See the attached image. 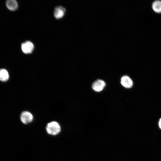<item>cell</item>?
<instances>
[{"label": "cell", "instance_id": "cell-5", "mask_svg": "<svg viewBox=\"0 0 161 161\" xmlns=\"http://www.w3.org/2000/svg\"><path fill=\"white\" fill-rule=\"evenodd\" d=\"M65 12L66 10L64 7L61 6H58L54 9V16L56 19L61 18L64 16Z\"/></svg>", "mask_w": 161, "mask_h": 161}, {"label": "cell", "instance_id": "cell-2", "mask_svg": "<svg viewBox=\"0 0 161 161\" xmlns=\"http://www.w3.org/2000/svg\"><path fill=\"white\" fill-rule=\"evenodd\" d=\"M20 119L22 122L24 124H28L33 120V116L30 112L25 111L22 112L20 115Z\"/></svg>", "mask_w": 161, "mask_h": 161}, {"label": "cell", "instance_id": "cell-8", "mask_svg": "<svg viewBox=\"0 0 161 161\" xmlns=\"http://www.w3.org/2000/svg\"><path fill=\"white\" fill-rule=\"evenodd\" d=\"M9 78L7 71L4 69H0V80L2 82L7 81Z\"/></svg>", "mask_w": 161, "mask_h": 161}, {"label": "cell", "instance_id": "cell-9", "mask_svg": "<svg viewBox=\"0 0 161 161\" xmlns=\"http://www.w3.org/2000/svg\"><path fill=\"white\" fill-rule=\"evenodd\" d=\"M152 8L155 12L161 13V1L156 0L154 1L152 4Z\"/></svg>", "mask_w": 161, "mask_h": 161}, {"label": "cell", "instance_id": "cell-10", "mask_svg": "<svg viewBox=\"0 0 161 161\" xmlns=\"http://www.w3.org/2000/svg\"><path fill=\"white\" fill-rule=\"evenodd\" d=\"M158 126L160 129H161V118L160 119L159 121Z\"/></svg>", "mask_w": 161, "mask_h": 161}, {"label": "cell", "instance_id": "cell-3", "mask_svg": "<svg viewBox=\"0 0 161 161\" xmlns=\"http://www.w3.org/2000/svg\"><path fill=\"white\" fill-rule=\"evenodd\" d=\"M21 48L22 51L24 53L30 54L33 50L34 46L32 42L27 41L22 44Z\"/></svg>", "mask_w": 161, "mask_h": 161}, {"label": "cell", "instance_id": "cell-1", "mask_svg": "<svg viewBox=\"0 0 161 161\" xmlns=\"http://www.w3.org/2000/svg\"><path fill=\"white\" fill-rule=\"evenodd\" d=\"M47 132L49 134L56 135L58 134L61 131V126L56 121H52L49 123L46 127Z\"/></svg>", "mask_w": 161, "mask_h": 161}, {"label": "cell", "instance_id": "cell-6", "mask_svg": "<svg viewBox=\"0 0 161 161\" xmlns=\"http://www.w3.org/2000/svg\"><path fill=\"white\" fill-rule=\"evenodd\" d=\"M121 83L122 85L127 88H131L133 86L132 80L128 76L124 75L122 77L121 79Z\"/></svg>", "mask_w": 161, "mask_h": 161}, {"label": "cell", "instance_id": "cell-4", "mask_svg": "<svg viewBox=\"0 0 161 161\" xmlns=\"http://www.w3.org/2000/svg\"><path fill=\"white\" fill-rule=\"evenodd\" d=\"M105 86L106 83L103 80L97 79L92 83V88L95 91L100 92L103 89Z\"/></svg>", "mask_w": 161, "mask_h": 161}, {"label": "cell", "instance_id": "cell-7", "mask_svg": "<svg viewBox=\"0 0 161 161\" xmlns=\"http://www.w3.org/2000/svg\"><path fill=\"white\" fill-rule=\"evenodd\" d=\"M6 5L7 8L11 11H15L18 7V4L15 0H8L6 2Z\"/></svg>", "mask_w": 161, "mask_h": 161}]
</instances>
